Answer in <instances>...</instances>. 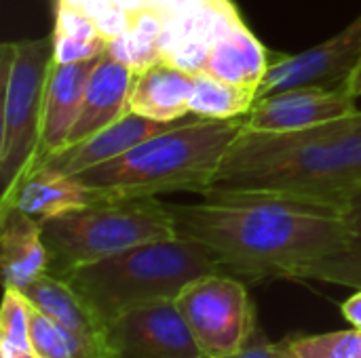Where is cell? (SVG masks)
Here are the masks:
<instances>
[{"label": "cell", "instance_id": "6da1fadb", "mask_svg": "<svg viewBox=\"0 0 361 358\" xmlns=\"http://www.w3.org/2000/svg\"><path fill=\"white\" fill-rule=\"evenodd\" d=\"M176 232L207 247L226 274L262 283L341 281L357 243L353 205L277 192L212 190L169 205Z\"/></svg>", "mask_w": 361, "mask_h": 358}, {"label": "cell", "instance_id": "7a4b0ae2", "mask_svg": "<svg viewBox=\"0 0 361 358\" xmlns=\"http://www.w3.org/2000/svg\"><path fill=\"white\" fill-rule=\"evenodd\" d=\"M212 190L277 192L353 205L361 198V110L290 133L243 129Z\"/></svg>", "mask_w": 361, "mask_h": 358}, {"label": "cell", "instance_id": "3957f363", "mask_svg": "<svg viewBox=\"0 0 361 358\" xmlns=\"http://www.w3.org/2000/svg\"><path fill=\"white\" fill-rule=\"evenodd\" d=\"M245 129L241 118L188 114L123 156L74 175L102 196L135 198L171 192L205 196L231 146Z\"/></svg>", "mask_w": 361, "mask_h": 358}, {"label": "cell", "instance_id": "277c9868", "mask_svg": "<svg viewBox=\"0 0 361 358\" xmlns=\"http://www.w3.org/2000/svg\"><path fill=\"white\" fill-rule=\"evenodd\" d=\"M216 272L224 268L207 247L176 236L80 266L61 281L108 325L131 310L176 300L192 281Z\"/></svg>", "mask_w": 361, "mask_h": 358}, {"label": "cell", "instance_id": "5b68a950", "mask_svg": "<svg viewBox=\"0 0 361 358\" xmlns=\"http://www.w3.org/2000/svg\"><path fill=\"white\" fill-rule=\"evenodd\" d=\"M40 232L49 253L47 274L57 279L137 245L178 236L169 205L157 196H106L40 222Z\"/></svg>", "mask_w": 361, "mask_h": 358}, {"label": "cell", "instance_id": "8992f818", "mask_svg": "<svg viewBox=\"0 0 361 358\" xmlns=\"http://www.w3.org/2000/svg\"><path fill=\"white\" fill-rule=\"evenodd\" d=\"M53 65V34L8 40L0 46V198L8 196L36 165L44 93Z\"/></svg>", "mask_w": 361, "mask_h": 358}, {"label": "cell", "instance_id": "52a82bcc", "mask_svg": "<svg viewBox=\"0 0 361 358\" xmlns=\"http://www.w3.org/2000/svg\"><path fill=\"white\" fill-rule=\"evenodd\" d=\"M203 357L218 358L245 350L258 331L256 306L241 279L216 272L192 281L176 298Z\"/></svg>", "mask_w": 361, "mask_h": 358}, {"label": "cell", "instance_id": "ba28073f", "mask_svg": "<svg viewBox=\"0 0 361 358\" xmlns=\"http://www.w3.org/2000/svg\"><path fill=\"white\" fill-rule=\"evenodd\" d=\"M361 59V15L343 32L302 53H269V68L256 89V99L296 87L347 89Z\"/></svg>", "mask_w": 361, "mask_h": 358}, {"label": "cell", "instance_id": "9c48e42d", "mask_svg": "<svg viewBox=\"0 0 361 358\" xmlns=\"http://www.w3.org/2000/svg\"><path fill=\"white\" fill-rule=\"evenodd\" d=\"M112 358H203L176 300L157 302L108 323Z\"/></svg>", "mask_w": 361, "mask_h": 358}, {"label": "cell", "instance_id": "30bf717a", "mask_svg": "<svg viewBox=\"0 0 361 358\" xmlns=\"http://www.w3.org/2000/svg\"><path fill=\"white\" fill-rule=\"evenodd\" d=\"M355 101L347 89L296 87L256 99L243 116V124L247 131L260 133L302 131L353 114L357 110Z\"/></svg>", "mask_w": 361, "mask_h": 358}, {"label": "cell", "instance_id": "8fae6325", "mask_svg": "<svg viewBox=\"0 0 361 358\" xmlns=\"http://www.w3.org/2000/svg\"><path fill=\"white\" fill-rule=\"evenodd\" d=\"M102 57L104 55L91 57L85 61L53 65L49 82H47V93H44L40 150H38L34 169L44 165L47 158H51L55 152H59L68 146V137L78 118L89 76Z\"/></svg>", "mask_w": 361, "mask_h": 358}, {"label": "cell", "instance_id": "7c38bea8", "mask_svg": "<svg viewBox=\"0 0 361 358\" xmlns=\"http://www.w3.org/2000/svg\"><path fill=\"white\" fill-rule=\"evenodd\" d=\"M176 122L150 120V118H144L129 110L118 120L104 127L102 131L87 137L85 141L66 146L63 150L55 152L40 167H49V169L66 173V175H78L82 171H89L93 167H99L104 162H110V160L123 156L125 152H129L144 139L165 131L167 127H171Z\"/></svg>", "mask_w": 361, "mask_h": 358}, {"label": "cell", "instance_id": "4fadbf2b", "mask_svg": "<svg viewBox=\"0 0 361 358\" xmlns=\"http://www.w3.org/2000/svg\"><path fill=\"white\" fill-rule=\"evenodd\" d=\"M21 293L44 314L57 321L76 338L91 358H112L108 344V325L89 308V304L61 279L44 274Z\"/></svg>", "mask_w": 361, "mask_h": 358}, {"label": "cell", "instance_id": "5bb4252c", "mask_svg": "<svg viewBox=\"0 0 361 358\" xmlns=\"http://www.w3.org/2000/svg\"><path fill=\"white\" fill-rule=\"evenodd\" d=\"M133 74V68L112 57L108 51L104 53L89 76L78 118L68 137V146L85 141L129 112Z\"/></svg>", "mask_w": 361, "mask_h": 358}, {"label": "cell", "instance_id": "9a60e30c", "mask_svg": "<svg viewBox=\"0 0 361 358\" xmlns=\"http://www.w3.org/2000/svg\"><path fill=\"white\" fill-rule=\"evenodd\" d=\"M0 268L4 289L15 291L44 276L49 268L40 222L11 203H0Z\"/></svg>", "mask_w": 361, "mask_h": 358}, {"label": "cell", "instance_id": "2e32d148", "mask_svg": "<svg viewBox=\"0 0 361 358\" xmlns=\"http://www.w3.org/2000/svg\"><path fill=\"white\" fill-rule=\"evenodd\" d=\"M195 74L169 59H159L133 74L129 110L159 122H176L190 112Z\"/></svg>", "mask_w": 361, "mask_h": 358}, {"label": "cell", "instance_id": "e0dca14e", "mask_svg": "<svg viewBox=\"0 0 361 358\" xmlns=\"http://www.w3.org/2000/svg\"><path fill=\"white\" fill-rule=\"evenodd\" d=\"M99 198L106 196L80 184L74 175H66L49 167H38L21 177L13 192L0 198V203H11L36 222H44L66 211L91 205Z\"/></svg>", "mask_w": 361, "mask_h": 358}, {"label": "cell", "instance_id": "ac0fdd59", "mask_svg": "<svg viewBox=\"0 0 361 358\" xmlns=\"http://www.w3.org/2000/svg\"><path fill=\"white\" fill-rule=\"evenodd\" d=\"M267 68L269 51L247 30L241 17H235L233 23L209 44L207 65L203 72L256 91L267 74Z\"/></svg>", "mask_w": 361, "mask_h": 358}, {"label": "cell", "instance_id": "d6986e66", "mask_svg": "<svg viewBox=\"0 0 361 358\" xmlns=\"http://www.w3.org/2000/svg\"><path fill=\"white\" fill-rule=\"evenodd\" d=\"M55 63H74L99 57L108 51V38L102 34L97 21L85 11L55 0Z\"/></svg>", "mask_w": 361, "mask_h": 358}, {"label": "cell", "instance_id": "ffe728a7", "mask_svg": "<svg viewBox=\"0 0 361 358\" xmlns=\"http://www.w3.org/2000/svg\"><path fill=\"white\" fill-rule=\"evenodd\" d=\"M256 101V91L233 84L209 72L195 74L190 112L203 118H241Z\"/></svg>", "mask_w": 361, "mask_h": 358}, {"label": "cell", "instance_id": "44dd1931", "mask_svg": "<svg viewBox=\"0 0 361 358\" xmlns=\"http://www.w3.org/2000/svg\"><path fill=\"white\" fill-rule=\"evenodd\" d=\"M279 358H361V331L292 335L279 342Z\"/></svg>", "mask_w": 361, "mask_h": 358}, {"label": "cell", "instance_id": "7402d4cb", "mask_svg": "<svg viewBox=\"0 0 361 358\" xmlns=\"http://www.w3.org/2000/svg\"><path fill=\"white\" fill-rule=\"evenodd\" d=\"M0 358H38L30 338L27 300L15 289H4L0 310Z\"/></svg>", "mask_w": 361, "mask_h": 358}, {"label": "cell", "instance_id": "603a6c76", "mask_svg": "<svg viewBox=\"0 0 361 358\" xmlns=\"http://www.w3.org/2000/svg\"><path fill=\"white\" fill-rule=\"evenodd\" d=\"M353 209H355V224H357V243H355L353 255L349 257V262L343 268L338 285L361 289V198L353 203Z\"/></svg>", "mask_w": 361, "mask_h": 358}, {"label": "cell", "instance_id": "cb8c5ba5", "mask_svg": "<svg viewBox=\"0 0 361 358\" xmlns=\"http://www.w3.org/2000/svg\"><path fill=\"white\" fill-rule=\"evenodd\" d=\"M218 358H279V344H277V342H267L264 335L258 333L256 340H254L245 350H241V352H237V354H231V357Z\"/></svg>", "mask_w": 361, "mask_h": 358}, {"label": "cell", "instance_id": "d4e9b609", "mask_svg": "<svg viewBox=\"0 0 361 358\" xmlns=\"http://www.w3.org/2000/svg\"><path fill=\"white\" fill-rule=\"evenodd\" d=\"M343 317L351 323L353 329L361 331V289L343 304Z\"/></svg>", "mask_w": 361, "mask_h": 358}, {"label": "cell", "instance_id": "484cf974", "mask_svg": "<svg viewBox=\"0 0 361 358\" xmlns=\"http://www.w3.org/2000/svg\"><path fill=\"white\" fill-rule=\"evenodd\" d=\"M347 91H349V95H353L355 99L361 97V59L360 63L355 65V70H353L349 82H347Z\"/></svg>", "mask_w": 361, "mask_h": 358}]
</instances>
